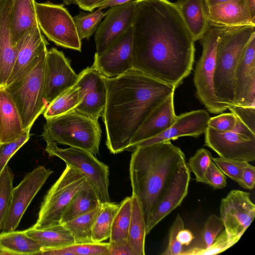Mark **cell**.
Returning <instances> with one entry per match:
<instances>
[{"label":"cell","instance_id":"34","mask_svg":"<svg viewBox=\"0 0 255 255\" xmlns=\"http://www.w3.org/2000/svg\"><path fill=\"white\" fill-rule=\"evenodd\" d=\"M101 205V204H100ZM100 205L94 210L63 224L73 237L75 244L92 243V229Z\"/></svg>","mask_w":255,"mask_h":255},{"label":"cell","instance_id":"49","mask_svg":"<svg viewBox=\"0 0 255 255\" xmlns=\"http://www.w3.org/2000/svg\"><path fill=\"white\" fill-rule=\"evenodd\" d=\"M245 189L252 190L255 184V167L249 163L245 167L238 183Z\"/></svg>","mask_w":255,"mask_h":255},{"label":"cell","instance_id":"25","mask_svg":"<svg viewBox=\"0 0 255 255\" xmlns=\"http://www.w3.org/2000/svg\"><path fill=\"white\" fill-rule=\"evenodd\" d=\"M24 131L19 112L12 99L4 87L0 88V143L14 140Z\"/></svg>","mask_w":255,"mask_h":255},{"label":"cell","instance_id":"54","mask_svg":"<svg viewBox=\"0 0 255 255\" xmlns=\"http://www.w3.org/2000/svg\"><path fill=\"white\" fill-rule=\"evenodd\" d=\"M232 0H204L206 7L225 2Z\"/></svg>","mask_w":255,"mask_h":255},{"label":"cell","instance_id":"8","mask_svg":"<svg viewBox=\"0 0 255 255\" xmlns=\"http://www.w3.org/2000/svg\"><path fill=\"white\" fill-rule=\"evenodd\" d=\"M46 143L45 150L50 156H57L66 165L82 172L101 203L110 202L109 168L106 164L85 150L73 147L64 149L58 147L54 142Z\"/></svg>","mask_w":255,"mask_h":255},{"label":"cell","instance_id":"33","mask_svg":"<svg viewBox=\"0 0 255 255\" xmlns=\"http://www.w3.org/2000/svg\"><path fill=\"white\" fill-rule=\"evenodd\" d=\"M120 204L111 202L101 203L92 229L93 242L100 243L110 238L115 216Z\"/></svg>","mask_w":255,"mask_h":255},{"label":"cell","instance_id":"51","mask_svg":"<svg viewBox=\"0 0 255 255\" xmlns=\"http://www.w3.org/2000/svg\"><path fill=\"white\" fill-rule=\"evenodd\" d=\"M177 239L182 245L187 246L194 239V236L190 230L184 228L179 232Z\"/></svg>","mask_w":255,"mask_h":255},{"label":"cell","instance_id":"27","mask_svg":"<svg viewBox=\"0 0 255 255\" xmlns=\"http://www.w3.org/2000/svg\"><path fill=\"white\" fill-rule=\"evenodd\" d=\"M11 30L14 43L29 30L38 26L34 0H14L11 12Z\"/></svg>","mask_w":255,"mask_h":255},{"label":"cell","instance_id":"15","mask_svg":"<svg viewBox=\"0 0 255 255\" xmlns=\"http://www.w3.org/2000/svg\"><path fill=\"white\" fill-rule=\"evenodd\" d=\"M78 77L62 51L55 48L47 50L44 65V97L47 106L59 95L75 85Z\"/></svg>","mask_w":255,"mask_h":255},{"label":"cell","instance_id":"52","mask_svg":"<svg viewBox=\"0 0 255 255\" xmlns=\"http://www.w3.org/2000/svg\"><path fill=\"white\" fill-rule=\"evenodd\" d=\"M134 0H107L100 4L99 7L105 9L113 6L122 4Z\"/></svg>","mask_w":255,"mask_h":255},{"label":"cell","instance_id":"57","mask_svg":"<svg viewBox=\"0 0 255 255\" xmlns=\"http://www.w3.org/2000/svg\"></svg>","mask_w":255,"mask_h":255},{"label":"cell","instance_id":"45","mask_svg":"<svg viewBox=\"0 0 255 255\" xmlns=\"http://www.w3.org/2000/svg\"><path fill=\"white\" fill-rule=\"evenodd\" d=\"M224 229V223L220 217L214 214L210 216L206 221L202 231L205 248L209 247Z\"/></svg>","mask_w":255,"mask_h":255},{"label":"cell","instance_id":"48","mask_svg":"<svg viewBox=\"0 0 255 255\" xmlns=\"http://www.w3.org/2000/svg\"><path fill=\"white\" fill-rule=\"evenodd\" d=\"M109 255H132L128 239L109 241Z\"/></svg>","mask_w":255,"mask_h":255},{"label":"cell","instance_id":"55","mask_svg":"<svg viewBox=\"0 0 255 255\" xmlns=\"http://www.w3.org/2000/svg\"><path fill=\"white\" fill-rule=\"evenodd\" d=\"M63 2L67 5H78L80 0H62Z\"/></svg>","mask_w":255,"mask_h":255},{"label":"cell","instance_id":"46","mask_svg":"<svg viewBox=\"0 0 255 255\" xmlns=\"http://www.w3.org/2000/svg\"><path fill=\"white\" fill-rule=\"evenodd\" d=\"M236 122V118L232 113H223L210 118L208 127L219 132L233 131Z\"/></svg>","mask_w":255,"mask_h":255},{"label":"cell","instance_id":"31","mask_svg":"<svg viewBox=\"0 0 255 255\" xmlns=\"http://www.w3.org/2000/svg\"><path fill=\"white\" fill-rule=\"evenodd\" d=\"M100 204L101 202L91 187L81 190L76 193L64 210L60 224H63L87 213Z\"/></svg>","mask_w":255,"mask_h":255},{"label":"cell","instance_id":"6","mask_svg":"<svg viewBox=\"0 0 255 255\" xmlns=\"http://www.w3.org/2000/svg\"><path fill=\"white\" fill-rule=\"evenodd\" d=\"M46 52L30 70L4 87L17 109L24 130L31 128L47 107L44 97Z\"/></svg>","mask_w":255,"mask_h":255},{"label":"cell","instance_id":"35","mask_svg":"<svg viewBox=\"0 0 255 255\" xmlns=\"http://www.w3.org/2000/svg\"><path fill=\"white\" fill-rule=\"evenodd\" d=\"M228 109L236 118L233 131L250 139H255V106L233 105Z\"/></svg>","mask_w":255,"mask_h":255},{"label":"cell","instance_id":"42","mask_svg":"<svg viewBox=\"0 0 255 255\" xmlns=\"http://www.w3.org/2000/svg\"><path fill=\"white\" fill-rule=\"evenodd\" d=\"M30 129L25 130L20 137L14 140L0 144V174L11 157L28 140Z\"/></svg>","mask_w":255,"mask_h":255},{"label":"cell","instance_id":"38","mask_svg":"<svg viewBox=\"0 0 255 255\" xmlns=\"http://www.w3.org/2000/svg\"><path fill=\"white\" fill-rule=\"evenodd\" d=\"M13 174L6 165L0 174V230H2L12 199Z\"/></svg>","mask_w":255,"mask_h":255},{"label":"cell","instance_id":"18","mask_svg":"<svg viewBox=\"0 0 255 255\" xmlns=\"http://www.w3.org/2000/svg\"><path fill=\"white\" fill-rule=\"evenodd\" d=\"M234 105L255 106V33L245 46L234 77Z\"/></svg>","mask_w":255,"mask_h":255},{"label":"cell","instance_id":"23","mask_svg":"<svg viewBox=\"0 0 255 255\" xmlns=\"http://www.w3.org/2000/svg\"><path fill=\"white\" fill-rule=\"evenodd\" d=\"M14 0H0V88L4 87L14 65L16 45L11 30V12Z\"/></svg>","mask_w":255,"mask_h":255},{"label":"cell","instance_id":"29","mask_svg":"<svg viewBox=\"0 0 255 255\" xmlns=\"http://www.w3.org/2000/svg\"><path fill=\"white\" fill-rule=\"evenodd\" d=\"M130 197L131 212L128 241L132 255H144L145 222L138 200L133 195Z\"/></svg>","mask_w":255,"mask_h":255},{"label":"cell","instance_id":"44","mask_svg":"<svg viewBox=\"0 0 255 255\" xmlns=\"http://www.w3.org/2000/svg\"><path fill=\"white\" fill-rule=\"evenodd\" d=\"M184 228V222L179 214H177L169 232L168 244L161 255H181L183 251V245L177 240L179 232Z\"/></svg>","mask_w":255,"mask_h":255},{"label":"cell","instance_id":"10","mask_svg":"<svg viewBox=\"0 0 255 255\" xmlns=\"http://www.w3.org/2000/svg\"><path fill=\"white\" fill-rule=\"evenodd\" d=\"M38 26L41 32L56 45L81 51L80 39L73 18L63 4L35 1Z\"/></svg>","mask_w":255,"mask_h":255},{"label":"cell","instance_id":"40","mask_svg":"<svg viewBox=\"0 0 255 255\" xmlns=\"http://www.w3.org/2000/svg\"><path fill=\"white\" fill-rule=\"evenodd\" d=\"M212 157L208 150L201 148L189 159L187 166L194 174L197 182L206 184L205 175Z\"/></svg>","mask_w":255,"mask_h":255},{"label":"cell","instance_id":"30","mask_svg":"<svg viewBox=\"0 0 255 255\" xmlns=\"http://www.w3.org/2000/svg\"><path fill=\"white\" fill-rule=\"evenodd\" d=\"M0 248L8 255H39L42 250L24 231L15 230L0 234Z\"/></svg>","mask_w":255,"mask_h":255},{"label":"cell","instance_id":"17","mask_svg":"<svg viewBox=\"0 0 255 255\" xmlns=\"http://www.w3.org/2000/svg\"><path fill=\"white\" fill-rule=\"evenodd\" d=\"M78 75L76 84L80 87L82 100L75 110L98 121L102 116L106 101L104 76L92 66Z\"/></svg>","mask_w":255,"mask_h":255},{"label":"cell","instance_id":"53","mask_svg":"<svg viewBox=\"0 0 255 255\" xmlns=\"http://www.w3.org/2000/svg\"><path fill=\"white\" fill-rule=\"evenodd\" d=\"M246 2L252 18L255 20V0H246Z\"/></svg>","mask_w":255,"mask_h":255},{"label":"cell","instance_id":"2","mask_svg":"<svg viewBox=\"0 0 255 255\" xmlns=\"http://www.w3.org/2000/svg\"><path fill=\"white\" fill-rule=\"evenodd\" d=\"M106 101L102 116L111 153L128 150L132 137L150 113L176 88L134 69L104 76Z\"/></svg>","mask_w":255,"mask_h":255},{"label":"cell","instance_id":"19","mask_svg":"<svg viewBox=\"0 0 255 255\" xmlns=\"http://www.w3.org/2000/svg\"><path fill=\"white\" fill-rule=\"evenodd\" d=\"M135 0L112 6L106 11L98 26L94 39L96 52L101 53L131 25Z\"/></svg>","mask_w":255,"mask_h":255},{"label":"cell","instance_id":"32","mask_svg":"<svg viewBox=\"0 0 255 255\" xmlns=\"http://www.w3.org/2000/svg\"><path fill=\"white\" fill-rule=\"evenodd\" d=\"M82 100L80 87L76 84L54 99L46 108L43 116L47 119L74 111Z\"/></svg>","mask_w":255,"mask_h":255},{"label":"cell","instance_id":"43","mask_svg":"<svg viewBox=\"0 0 255 255\" xmlns=\"http://www.w3.org/2000/svg\"><path fill=\"white\" fill-rule=\"evenodd\" d=\"M109 243L74 244L64 247L71 255H109Z\"/></svg>","mask_w":255,"mask_h":255},{"label":"cell","instance_id":"4","mask_svg":"<svg viewBox=\"0 0 255 255\" xmlns=\"http://www.w3.org/2000/svg\"><path fill=\"white\" fill-rule=\"evenodd\" d=\"M220 28L213 86L217 100L228 109L234 105V77L236 67L245 46L255 33V26Z\"/></svg>","mask_w":255,"mask_h":255},{"label":"cell","instance_id":"36","mask_svg":"<svg viewBox=\"0 0 255 255\" xmlns=\"http://www.w3.org/2000/svg\"><path fill=\"white\" fill-rule=\"evenodd\" d=\"M131 212V197H127L120 204L119 208L114 219L110 241L128 239Z\"/></svg>","mask_w":255,"mask_h":255},{"label":"cell","instance_id":"41","mask_svg":"<svg viewBox=\"0 0 255 255\" xmlns=\"http://www.w3.org/2000/svg\"><path fill=\"white\" fill-rule=\"evenodd\" d=\"M212 160L225 175L238 183L240 182L243 171L249 162L223 157H213Z\"/></svg>","mask_w":255,"mask_h":255},{"label":"cell","instance_id":"7","mask_svg":"<svg viewBox=\"0 0 255 255\" xmlns=\"http://www.w3.org/2000/svg\"><path fill=\"white\" fill-rule=\"evenodd\" d=\"M90 187H91L82 172L66 165L45 195L37 221L32 227L42 229L61 224L62 214L73 196L78 191Z\"/></svg>","mask_w":255,"mask_h":255},{"label":"cell","instance_id":"13","mask_svg":"<svg viewBox=\"0 0 255 255\" xmlns=\"http://www.w3.org/2000/svg\"><path fill=\"white\" fill-rule=\"evenodd\" d=\"M190 170L185 160L179 165L157 199L145 223L146 234L166 216L180 206L188 194Z\"/></svg>","mask_w":255,"mask_h":255},{"label":"cell","instance_id":"47","mask_svg":"<svg viewBox=\"0 0 255 255\" xmlns=\"http://www.w3.org/2000/svg\"><path fill=\"white\" fill-rule=\"evenodd\" d=\"M206 184L219 189L227 185V178L221 169L211 160L205 175Z\"/></svg>","mask_w":255,"mask_h":255},{"label":"cell","instance_id":"39","mask_svg":"<svg viewBox=\"0 0 255 255\" xmlns=\"http://www.w3.org/2000/svg\"><path fill=\"white\" fill-rule=\"evenodd\" d=\"M239 240L230 237L224 229L208 248L194 247L184 251L181 255H211L223 252L232 247Z\"/></svg>","mask_w":255,"mask_h":255},{"label":"cell","instance_id":"12","mask_svg":"<svg viewBox=\"0 0 255 255\" xmlns=\"http://www.w3.org/2000/svg\"><path fill=\"white\" fill-rule=\"evenodd\" d=\"M220 212L227 233L240 240L254 219L255 205L249 192L233 190L222 199Z\"/></svg>","mask_w":255,"mask_h":255},{"label":"cell","instance_id":"11","mask_svg":"<svg viewBox=\"0 0 255 255\" xmlns=\"http://www.w3.org/2000/svg\"><path fill=\"white\" fill-rule=\"evenodd\" d=\"M53 171L39 165L27 174L13 188L11 204L2 231H14L31 202L42 188Z\"/></svg>","mask_w":255,"mask_h":255},{"label":"cell","instance_id":"20","mask_svg":"<svg viewBox=\"0 0 255 255\" xmlns=\"http://www.w3.org/2000/svg\"><path fill=\"white\" fill-rule=\"evenodd\" d=\"M47 44L38 26L28 31L16 44L15 61L5 86L19 78L34 66L47 51Z\"/></svg>","mask_w":255,"mask_h":255},{"label":"cell","instance_id":"3","mask_svg":"<svg viewBox=\"0 0 255 255\" xmlns=\"http://www.w3.org/2000/svg\"><path fill=\"white\" fill-rule=\"evenodd\" d=\"M133 150L129 163L132 195L138 200L146 223L157 199L185 157L170 140L137 146Z\"/></svg>","mask_w":255,"mask_h":255},{"label":"cell","instance_id":"26","mask_svg":"<svg viewBox=\"0 0 255 255\" xmlns=\"http://www.w3.org/2000/svg\"><path fill=\"white\" fill-rule=\"evenodd\" d=\"M175 3L194 41L199 40L210 26L204 0H177Z\"/></svg>","mask_w":255,"mask_h":255},{"label":"cell","instance_id":"22","mask_svg":"<svg viewBox=\"0 0 255 255\" xmlns=\"http://www.w3.org/2000/svg\"><path fill=\"white\" fill-rule=\"evenodd\" d=\"M176 118L174 107V94H172L148 116L131 139L128 150H133L139 143L167 130Z\"/></svg>","mask_w":255,"mask_h":255},{"label":"cell","instance_id":"9","mask_svg":"<svg viewBox=\"0 0 255 255\" xmlns=\"http://www.w3.org/2000/svg\"><path fill=\"white\" fill-rule=\"evenodd\" d=\"M220 35V27L210 26L199 40L202 52L194 74L197 97L207 110L213 114L222 113L227 109L217 100L213 86L216 52Z\"/></svg>","mask_w":255,"mask_h":255},{"label":"cell","instance_id":"21","mask_svg":"<svg viewBox=\"0 0 255 255\" xmlns=\"http://www.w3.org/2000/svg\"><path fill=\"white\" fill-rule=\"evenodd\" d=\"M210 118L209 114L204 110L182 113L177 116L174 123L167 130L139 143L136 146L175 140L185 136L197 137L205 132Z\"/></svg>","mask_w":255,"mask_h":255},{"label":"cell","instance_id":"5","mask_svg":"<svg viewBox=\"0 0 255 255\" xmlns=\"http://www.w3.org/2000/svg\"><path fill=\"white\" fill-rule=\"evenodd\" d=\"M46 120L42 135L46 142L78 148L94 155L99 154L102 132L98 121L75 110Z\"/></svg>","mask_w":255,"mask_h":255},{"label":"cell","instance_id":"1","mask_svg":"<svg viewBox=\"0 0 255 255\" xmlns=\"http://www.w3.org/2000/svg\"><path fill=\"white\" fill-rule=\"evenodd\" d=\"M131 26L133 69L180 86L192 70L195 48L175 3L135 0Z\"/></svg>","mask_w":255,"mask_h":255},{"label":"cell","instance_id":"16","mask_svg":"<svg viewBox=\"0 0 255 255\" xmlns=\"http://www.w3.org/2000/svg\"><path fill=\"white\" fill-rule=\"evenodd\" d=\"M205 145L219 157L250 162L255 160V139L234 131L219 132L207 127Z\"/></svg>","mask_w":255,"mask_h":255},{"label":"cell","instance_id":"28","mask_svg":"<svg viewBox=\"0 0 255 255\" xmlns=\"http://www.w3.org/2000/svg\"><path fill=\"white\" fill-rule=\"evenodd\" d=\"M24 231L41 246L42 250L62 248L75 244L73 237L63 224L42 229L31 227Z\"/></svg>","mask_w":255,"mask_h":255},{"label":"cell","instance_id":"14","mask_svg":"<svg viewBox=\"0 0 255 255\" xmlns=\"http://www.w3.org/2000/svg\"><path fill=\"white\" fill-rule=\"evenodd\" d=\"M92 66L108 78L120 76L133 69L131 25L104 51L95 53Z\"/></svg>","mask_w":255,"mask_h":255},{"label":"cell","instance_id":"56","mask_svg":"<svg viewBox=\"0 0 255 255\" xmlns=\"http://www.w3.org/2000/svg\"><path fill=\"white\" fill-rule=\"evenodd\" d=\"M0 255H8V254L0 248Z\"/></svg>","mask_w":255,"mask_h":255},{"label":"cell","instance_id":"24","mask_svg":"<svg viewBox=\"0 0 255 255\" xmlns=\"http://www.w3.org/2000/svg\"><path fill=\"white\" fill-rule=\"evenodd\" d=\"M210 26L228 27L255 26L248 9L246 0H232L206 7Z\"/></svg>","mask_w":255,"mask_h":255},{"label":"cell","instance_id":"37","mask_svg":"<svg viewBox=\"0 0 255 255\" xmlns=\"http://www.w3.org/2000/svg\"><path fill=\"white\" fill-rule=\"evenodd\" d=\"M106 12L100 7L90 13L80 12L73 17L80 39H89L95 33Z\"/></svg>","mask_w":255,"mask_h":255},{"label":"cell","instance_id":"50","mask_svg":"<svg viewBox=\"0 0 255 255\" xmlns=\"http://www.w3.org/2000/svg\"><path fill=\"white\" fill-rule=\"evenodd\" d=\"M107 0H80L78 5L83 10L92 11L98 8L101 4Z\"/></svg>","mask_w":255,"mask_h":255}]
</instances>
